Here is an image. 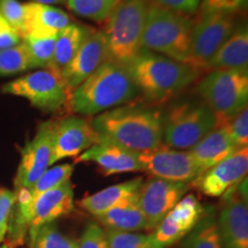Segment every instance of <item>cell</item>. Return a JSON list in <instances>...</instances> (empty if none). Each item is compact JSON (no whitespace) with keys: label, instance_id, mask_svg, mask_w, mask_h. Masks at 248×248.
<instances>
[{"label":"cell","instance_id":"obj_28","mask_svg":"<svg viewBox=\"0 0 248 248\" xmlns=\"http://www.w3.org/2000/svg\"><path fill=\"white\" fill-rule=\"evenodd\" d=\"M36 69L23 42L12 47L0 49V76H9Z\"/></svg>","mask_w":248,"mask_h":248},{"label":"cell","instance_id":"obj_16","mask_svg":"<svg viewBox=\"0 0 248 248\" xmlns=\"http://www.w3.org/2000/svg\"><path fill=\"white\" fill-rule=\"evenodd\" d=\"M247 172L248 147H244L206 170L192 183L207 197L217 198L244 181Z\"/></svg>","mask_w":248,"mask_h":248},{"label":"cell","instance_id":"obj_41","mask_svg":"<svg viewBox=\"0 0 248 248\" xmlns=\"http://www.w3.org/2000/svg\"><path fill=\"white\" fill-rule=\"evenodd\" d=\"M0 248H11V247H8L7 245L5 244V245H1V246H0Z\"/></svg>","mask_w":248,"mask_h":248},{"label":"cell","instance_id":"obj_14","mask_svg":"<svg viewBox=\"0 0 248 248\" xmlns=\"http://www.w3.org/2000/svg\"><path fill=\"white\" fill-rule=\"evenodd\" d=\"M204 207L193 194H185L152 232L156 248H167L182 240L200 221Z\"/></svg>","mask_w":248,"mask_h":248},{"label":"cell","instance_id":"obj_1","mask_svg":"<svg viewBox=\"0 0 248 248\" xmlns=\"http://www.w3.org/2000/svg\"><path fill=\"white\" fill-rule=\"evenodd\" d=\"M101 138L141 153L162 145L163 113L145 106L122 105L91 121Z\"/></svg>","mask_w":248,"mask_h":248},{"label":"cell","instance_id":"obj_23","mask_svg":"<svg viewBox=\"0 0 248 248\" xmlns=\"http://www.w3.org/2000/svg\"><path fill=\"white\" fill-rule=\"evenodd\" d=\"M239 150L240 147L232 140L224 128H216L188 152L201 172H204Z\"/></svg>","mask_w":248,"mask_h":248},{"label":"cell","instance_id":"obj_37","mask_svg":"<svg viewBox=\"0 0 248 248\" xmlns=\"http://www.w3.org/2000/svg\"><path fill=\"white\" fill-rule=\"evenodd\" d=\"M201 13L234 14L246 7L247 0H201Z\"/></svg>","mask_w":248,"mask_h":248},{"label":"cell","instance_id":"obj_18","mask_svg":"<svg viewBox=\"0 0 248 248\" xmlns=\"http://www.w3.org/2000/svg\"><path fill=\"white\" fill-rule=\"evenodd\" d=\"M77 162L95 163L106 176L142 171L137 152L101 137L97 144L78 155Z\"/></svg>","mask_w":248,"mask_h":248},{"label":"cell","instance_id":"obj_8","mask_svg":"<svg viewBox=\"0 0 248 248\" xmlns=\"http://www.w3.org/2000/svg\"><path fill=\"white\" fill-rule=\"evenodd\" d=\"M1 92L27 99L31 106L43 111H55L63 107L69 90L61 74L51 68L39 69L1 86Z\"/></svg>","mask_w":248,"mask_h":248},{"label":"cell","instance_id":"obj_38","mask_svg":"<svg viewBox=\"0 0 248 248\" xmlns=\"http://www.w3.org/2000/svg\"><path fill=\"white\" fill-rule=\"evenodd\" d=\"M154 4L183 14L194 13L201 4V0H153Z\"/></svg>","mask_w":248,"mask_h":248},{"label":"cell","instance_id":"obj_15","mask_svg":"<svg viewBox=\"0 0 248 248\" xmlns=\"http://www.w3.org/2000/svg\"><path fill=\"white\" fill-rule=\"evenodd\" d=\"M100 140L91 121L69 116L55 124L51 166L67 157L76 156Z\"/></svg>","mask_w":248,"mask_h":248},{"label":"cell","instance_id":"obj_32","mask_svg":"<svg viewBox=\"0 0 248 248\" xmlns=\"http://www.w3.org/2000/svg\"><path fill=\"white\" fill-rule=\"evenodd\" d=\"M110 248H156L151 234L106 230Z\"/></svg>","mask_w":248,"mask_h":248},{"label":"cell","instance_id":"obj_40","mask_svg":"<svg viewBox=\"0 0 248 248\" xmlns=\"http://www.w3.org/2000/svg\"><path fill=\"white\" fill-rule=\"evenodd\" d=\"M67 0H35V2L43 5H58V4H66Z\"/></svg>","mask_w":248,"mask_h":248},{"label":"cell","instance_id":"obj_33","mask_svg":"<svg viewBox=\"0 0 248 248\" xmlns=\"http://www.w3.org/2000/svg\"><path fill=\"white\" fill-rule=\"evenodd\" d=\"M0 12L22 39L26 24V6L18 0H0Z\"/></svg>","mask_w":248,"mask_h":248},{"label":"cell","instance_id":"obj_35","mask_svg":"<svg viewBox=\"0 0 248 248\" xmlns=\"http://www.w3.org/2000/svg\"><path fill=\"white\" fill-rule=\"evenodd\" d=\"M77 246L78 248H110L106 230L94 222L89 223L85 226L77 241Z\"/></svg>","mask_w":248,"mask_h":248},{"label":"cell","instance_id":"obj_17","mask_svg":"<svg viewBox=\"0 0 248 248\" xmlns=\"http://www.w3.org/2000/svg\"><path fill=\"white\" fill-rule=\"evenodd\" d=\"M108 60L107 38L104 30H93L77 53L74 55L66 68L61 71V76L69 92L91 76L99 67Z\"/></svg>","mask_w":248,"mask_h":248},{"label":"cell","instance_id":"obj_36","mask_svg":"<svg viewBox=\"0 0 248 248\" xmlns=\"http://www.w3.org/2000/svg\"><path fill=\"white\" fill-rule=\"evenodd\" d=\"M15 199H16V194L14 190L0 187V243H2L7 237Z\"/></svg>","mask_w":248,"mask_h":248},{"label":"cell","instance_id":"obj_5","mask_svg":"<svg viewBox=\"0 0 248 248\" xmlns=\"http://www.w3.org/2000/svg\"><path fill=\"white\" fill-rule=\"evenodd\" d=\"M146 0H121L108 17L106 29L108 60L128 66L141 51Z\"/></svg>","mask_w":248,"mask_h":248},{"label":"cell","instance_id":"obj_6","mask_svg":"<svg viewBox=\"0 0 248 248\" xmlns=\"http://www.w3.org/2000/svg\"><path fill=\"white\" fill-rule=\"evenodd\" d=\"M198 92L217 119V128L247 107L248 73L213 70L201 80Z\"/></svg>","mask_w":248,"mask_h":248},{"label":"cell","instance_id":"obj_22","mask_svg":"<svg viewBox=\"0 0 248 248\" xmlns=\"http://www.w3.org/2000/svg\"><path fill=\"white\" fill-rule=\"evenodd\" d=\"M141 184L142 178L138 177L108 186L104 190L83 198L79 201V207L97 217L137 197Z\"/></svg>","mask_w":248,"mask_h":248},{"label":"cell","instance_id":"obj_31","mask_svg":"<svg viewBox=\"0 0 248 248\" xmlns=\"http://www.w3.org/2000/svg\"><path fill=\"white\" fill-rule=\"evenodd\" d=\"M57 36L37 38V37H23L22 42L27 46L36 69H47L52 66Z\"/></svg>","mask_w":248,"mask_h":248},{"label":"cell","instance_id":"obj_9","mask_svg":"<svg viewBox=\"0 0 248 248\" xmlns=\"http://www.w3.org/2000/svg\"><path fill=\"white\" fill-rule=\"evenodd\" d=\"M237 28L234 14L209 13L192 29L190 58L187 64L195 70L204 69L207 62L221 47L223 43L232 35Z\"/></svg>","mask_w":248,"mask_h":248},{"label":"cell","instance_id":"obj_21","mask_svg":"<svg viewBox=\"0 0 248 248\" xmlns=\"http://www.w3.org/2000/svg\"><path fill=\"white\" fill-rule=\"evenodd\" d=\"M26 24L23 37H54L70 23V17L66 12L54 6L43 5L38 2H27Z\"/></svg>","mask_w":248,"mask_h":248},{"label":"cell","instance_id":"obj_30","mask_svg":"<svg viewBox=\"0 0 248 248\" xmlns=\"http://www.w3.org/2000/svg\"><path fill=\"white\" fill-rule=\"evenodd\" d=\"M74 170H75V166L70 163H63L51 167L29 188L31 195L36 197V195L44 193L46 191L54 190V188L67 184V183L70 182Z\"/></svg>","mask_w":248,"mask_h":248},{"label":"cell","instance_id":"obj_10","mask_svg":"<svg viewBox=\"0 0 248 248\" xmlns=\"http://www.w3.org/2000/svg\"><path fill=\"white\" fill-rule=\"evenodd\" d=\"M222 197L224 201L216 217L222 248H248L247 178Z\"/></svg>","mask_w":248,"mask_h":248},{"label":"cell","instance_id":"obj_25","mask_svg":"<svg viewBox=\"0 0 248 248\" xmlns=\"http://www.w3.org/2000/svg\"><path fill=\"white\" fill-rule=\"evenodd\" d=\"M93 32L91 28L78 23H69L58 33L51 69L61 74L85 39Z\"/></svg>","mask_w":248,"mask_h":248},{"label":"cell","instance_id":"obj_20","mask_svg":"<svg viewBox=\"0 0 248 248\" xmlns=\"http://www.w3.org/2000/svg\"><path fill=\"white\" fill-rule=\"evenodd\" d=\"M204 69L248 73V28L246 23L237 26L232 35L209 59Z\"/></svg>","mask_w":248,"mask_h":248},{"label":"cell","instance_id":"obj_3","mask_svg":"<svg viewBox=\"0 0 248 248\" xmlns=\"http://www.w3.org/2000/svg\"><path fill=\"white\" fill-rule=\"evenodd\" d=\"M125 67L139 93L157 102L177 94L198 77V70L188 64L144 48Z\"/></svg>","mask_w":248,"mask_h":248},{"label":"cell","instance_id":"obj_4","mask_svg":"<svg viewBox=\"0 0 248 248\" xmlns=\"http://www.w3.org/2000/svg\"><path fill=\"white\" fill-rule=\"evenodd\" d=\"M193 21L187 14L148 4L141 47L187 64Z\"/></svg>","mask_w":248,"mask_h":248},{"label":"cell","instance_id":"obj_13","mask_svg":"<svg viewBox=\"0 0 248 248\" xmlns=\"http://www.w3.org/2000/svg\"><path fill=\"white\" fill-rule=\"evenodd\" d=\"M188 191L187 183L153 177L142 182L138 194L139 206L146 217L150 230H154L163 217Z\"/></svg>","mask_w":248,"mask_h":248},{"label":"cell","instance_id":"obj_7","mask_svg":"<svg viewBox=\"0 0 248 248\" xmlns=\"http://www.w3.org/2000/svg\"><path fill=\"white\" fill-rule=\"evenodd\" d=\"M217 128V119L203 102H179L163 115L164 146L190 151Z\"/></svg>","mask_w":248,"mask_h":248},{"label":"cell","instance_id":"obj_24","mask_svg":"<svg viewBox=\"0 0 248 248\" xmlns=\"http://www.w3.org/2000/svg\"><path fill=\"white\" fill-rule=\"evenodd\" d=\"M139 194V193H138ZM106 230L120 232H139L150 230L147 219L139 206L138 195L128 202L117 206L95 217Z\"/></svg>","mask_w":248,"mask_h":248},{"label":"cell","instance_id":"obj_34","mask_svg":"<svg viewBox=\"0 0 248 248\" xmlns=\"http://www.w3.org/2000/svg\"><path fill=\"white\" fill-rule=\"evenodd\" d=\"M218 128H224L230 138L240 148L248 146V108L241 110L237 116Z\"/></svg>","mask_w":248,"mask_h":248},{"label":"cell","instance_id":"obj_27","mask_svg":"<svg viewBox=\"0 0 248 248\" xmlns=\"http://www.w3.org/2000/svg\"><path fill=\"white\" fill-rule=\"evenodd\" d=\"M29 248H78L77 241L58 230L54 223H49L28 232Z\"/></svg>","mask_w":248,"mask_h":248},{"label":"cell","instance_id":"obj_12","mask_svg":"<svg viewBox=\"0 0 248 248\" xmlns=\"http://www.w3.org/2000/svg\"><path fill=\"white\" fill-rule=\"evenodd\" d=\"M142 171L153 177L171 182L191 183L201 175V170L188 151L167 146L138 153Z\"/></svg>","mask_w":248,"mask_h":248},{"label":"cell","instance_id":"obj_39","mask_svg":"<svg viewBox=\"0 0 248 248\" xmlns=\"http://www.w3.org/2000/svg\"><path fill=\"white\" fill-rule=\"evenodd\" d=\"M22 42L21 37L11 27L0 12V49L15 46Z\"/></svg>","mask_w":248,"mask_h":248},{"label":"cell","instance_id":"obj_11","mask_svg":"<svg viewBox=\"0 0 248 248\" xmlns=\"http://www.w3.org/2000/svg\"><path fill=\"white\" fill-rule=\"evenodd\" d=\"M55 124L53 121L40 123L35 137L22 148L14 179V190L30 188L51 167Z\"/></svg>","mask_w":248,"mask_h":248},{"label":"cell","instance_id":"obj_26","mask_svg":"<svg viewBox=\"0 0 248 248\" xmlns=\"http://www.w3.org/2000/svg\"><path fill=\"white\" fill-rule=\"evenodd\" d=\"M181 248H222L215 210L204 208L200 221L183 238Z\"/></svg>","mask_w":248,"mask_h":248},{"label":"cell","instance_id":"obj_29","mask_svg":"<svg viewBox=\"0 0 248 248\" xmlns=\"http://www.w3.org/2000/svg\"><path fill=\"white\" fill-rule=\"evenodd\" d=\"M120 1L121 0H67L66 4L79 16L101 22L109 17Z\"/></svg>","mask_w":248,"mask_h":248},{"label":"cell","instance_id":"obj_2","mask_svg":"<svg viewBox=\"0 0 248 248\" xmlns=\"http://www.w3.org/2000/svg\"><path fill=\"white\" fill-rule=\"evenodd\" d=\"M138 94L126 67L107 60L70 92L69 99L75 113L92 116L125 105Z\"/></svg>","mask_w":248,"mask_h":248},{"label":"cell","instance_id":"obj_19","mask_svg":"<svg viewBox=\"0 0 248 248\" xmlns=\"http://www.w3.org/2000/svg\"><path fill=\"white\" fill-rule=\"evenodd\" d=\"M74 208V188L70 182L54 190L32 197L29 231L54 223L60 217L70 214Z\"/></svg>","mask_w":248,"mask_h":248}]
</instances>
